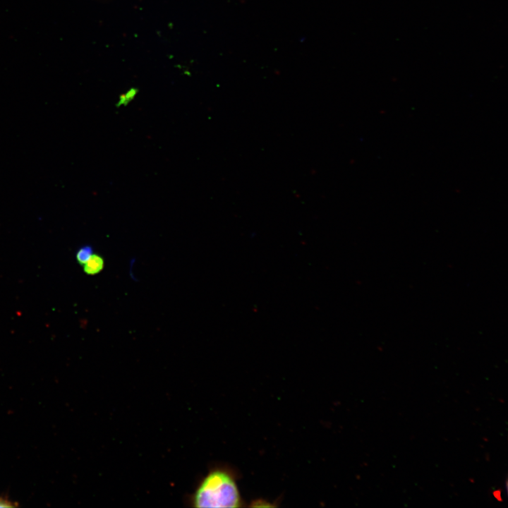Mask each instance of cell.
Masks as SVG:
<instances>
[{
  "label": "cell",
  "mask_w": 508,
  "mask_h": 508,
  "mask_svg": "<svg viewBox=\"0 0 508 508\" xmlns=\"http://www.w3.org/2000/svg\"><path fill=\"white\" fill-rule=\"evenodd\" d=\"M188 502L195 508L241 507L243 500L230 468L214 467L199 481Z\"/></svg>",
  "instance_id": "1"
},
{
  "label": "cell",
  "mask_w": 508,
  "mask_h": 508,
  "mask_svg": "<svg viewBox=\"0 0 508 508\" xmlns=\"http://www.w3.org/2000/svg\"><path fill=\"white\" fill-rule=\"evenodd\" d=\"M104 258L98 253H93L83 267L86 274L93 276L100 273L104 270Z\"/></svg>",
  "instance_id": "2"
},
{
  "label": "cell",
  "mask_w": 508,
  "mask_h": 508,
  "mask_svg": "<svg viewBox=\"0 0 508 508\" xmlns=\"http://www.w3.org/2000/svg\"><path fill=\"white\" fill-rule=\"evenodd\" d=\"M94 253L91 246L85 245L78 248L75 253V259L80 265H83Z\"/></svg>",
  "instance_id": "3"
},
{
  "label": "cell",
  "mask_w": 508,
  "mask_h": 508,
  "mask_svg": "<svg viewBox=\"0 0 508 508\" xmlns=\"http://www.w3.org/2000/svg\"><path fill=\"white\" fill-rule=\"evenodd\" d=\"M15 504L7 498L0 497V507H14Z\"/></svg>",
  "instance_id": "4"
}]
</instances>
